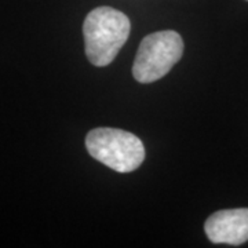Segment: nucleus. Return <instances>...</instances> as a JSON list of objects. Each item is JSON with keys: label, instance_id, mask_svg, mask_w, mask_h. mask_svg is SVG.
I'll return each mask as SVG.
<instances>
[{"label": "nucleus", "instance_id": "nucleus-2", "mask_svg": "<svg viewBox=\"0 0 248 248\" xmlns=\"http://www.w3.org/2000/svg\"><path fill=\"white\" fill-rule=\"evenodd\" d=\"M89 153L104 166L117 172H131L145 160L142 141L133 133L119 128H94L86 137Z\"/></svg>", "mask_w": 248, "mask_h": 248}, {"label": "nucleus", "instance_id": "nucleus-1", "mask_svg": "<svg viewBox=\"0 0 248 248\" xmlns=\"http://www.w3.org/2000/svg\"><path fill=\"white\" fill-rule=\"evenodd\" d=\"M131 31L128 17L112 7L90 11L83 24L86 55L94 66H107L127 42Z\"/></svg>", "mask_w": 248, "mask_h": 248}, {"label": "nucleus", "instance_id": "nucleus-4", "mask_svg": "<svg viewBox=\"0 0 248 248\" xmlns=\"http://www.w3.org/2000/svg\"><path fill=\"white\" fill-rule=\"evenodd\" d=\"M204 232L215 244L241 246L248 241V208L214 213L204 223Z\"/></svg>", "mask_w": 248, "mask_h": 248}, {"label": "nucleus", "instance_id": "nucleus-3", "mask_svg": "<svg viewBox=\"0 0 248 248\" xmlns=\"http://www.w3.org/2000/svg\"><path fill=\"white\" fill-rule=\"evenodd\" d=\"M184 54V40L175 31H161L143 37L135 55L133 75L140 83L164 78Z\"/></svg>", "mask_w": 248, "mask_h": 248}]
</instances>
